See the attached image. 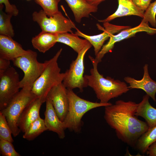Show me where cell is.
Listing matches in <instances>:
<instances>
[{
	"instance_id": "6da1fadb",
	"label": "cell",
	"mask_w": 156,
	"mask_h": 156,
	"mask_svg": "<svg viewBox=\"0 0 156 156\" xmlns=\"http://www.w3.org/2000/svg\"><path fill=\"white\" fill-rule=\"evenodd\" d=\"M138 103L122 100L105 107L104 118L115 130L117 137L135 147L140 137L149 129L146 122L138 119L135 113Z\"/></svg>"
},
{
	"instance_id": "7a4b0ae2",
	"label": "cell",
	"mask_w": 156,
	"mask_h": 156,
	"mask_svg": "<svg viewBox=\"0 0 156 156\" xmlns=\"http://www.w3.org/2000/svg\"><path fill=\"white\" fill-rule=\"evenodd\" d=\"M89 57L93 67L90 70V75H84L88 86L94 91L97 98L101 103H106L111 99L116 98L127 92L130 89L126 83L119 80H115L107 76L105 78L97 69L98 63L90 55Z\"/></svg>"
},
{
	"instance_id": "3957f363",
	"label": "cell",
	"mask_w": 156,
	"mask_h": 156,
	"mask_svg": "<svg viewBox=\"0 0 156 156\" xmlns=\"http://www.w3.org/2000/svg\"><path fill=\"white\" fill-rule=\"evenodd\" d=\"M68 108L66 117L63 121L65 127L75 133L80 132L82 126V118L87 112L93 109L105 107L112 104L94 102L81 98L73 90L67 89Z\"/></svg>"
},
{
	"instance_id": "277c9868",
	"label": "cell",
	"mask_w": 156,
	"mask_h": 156,
	"mask_svg": "<svg viewBox=\"0 0 156 156\" xmlns=\"http://www.w3.org/2000/svg\"><path fill=\"white\" fill-rule=\"evenodd\" d=\"M62 49L61 48L50 59L45 61L44 68L34 83L31 88L34 94L38 98L46 101L47 94L54 86L62 82L64 73H61L57 60Z\"/></svg>"
},
{
	"instance_id": "5b68a950",
	"label": "cell",
	"mask_w": 156,
	"mask_h": 156,
	"mask_svg": "<svg viewBox=\"0 0 156 156\" xmlns=\"http://www.w3.org/2000/svg\"><path fill=\"white\" fill-rule=\"evenodd\" d=\"M36 98L31 89L22 88L6 107L0 111L5 116L14 137L18 136L21 131L18 126V122L22 113Z\"/></svg>"
},
{
	"instance_id": "8992f818",
	"label": "cell",
	"mask_w": 156,
	"mask_h": 156,
	"mask_svg": "<svg viewBox=\"0 0 156 156\" xmlns=\"http://www.w3.org/2000/svg\"><path fill=\"white\" fill-rule=\"evenodd\" d=\"M25 54L12 61L13 65L21 69L24 75L20 80V88L31 89L34 82L43 72L45 66L44 62L37 60V53L30 49Z\"/></svg>"
},
{
	"instance_id": "52a82bcc",
	"label": "cell",
	"mask_w": 156,
	"mask_h": 156,
	"mask_svg": "<svg viewBox=\"0 0 156 156\" xmlns=\"http://www.w3.org/2000/svg\"><path fill=\"white\" fill-rule=\"evenodd\" d=\"M32 16L33 21L38 24L42 31L58 34L73 33L72 29L77 28L75 23L64 16L60 11L49 17L41 10L34 12Z\"/></svg>"
},
{
	"instance_id": "ba28073f",
	"label": "cell",
	"mask_w": 156,
	"mask_h": 156,
	"mask_svg": "<svg viewBox=\"0 0 156 156\" xmlns=\"http://www.w3.org/2000/svg\"><path fill=\"white\" fill-rule=\"evenodd\" d=\"M92 46L91 44L87 46L78 54L76 59L70 64L69 69L64 73L62 83L67 89L78 88L80 92H82L83 88L88 86L83 75L84 58L86 53Z\"/></svg>"
},
{
	"instance_id": "9c48e42d",
	"label": "cell",
	"mask_w": 156,
	"mask_h": 156,
	"mask_svg": "<svg viewBox=\"0 0 156 156\" xmlns=\"http://www.w3.org/2000/svg\"><path fill=\"white\" fill-rule=\"evenodd\" d=\"M19 74L10 66L0 74V111L5 108L20 88Z\"/></svg>"
},
{
	"instance_id": "30bf717a",
	"label": "cell",
	"mask_w": 156,
	"mask_h": 156,
	"mask_svg": "<svg viewBox=\"0 0 156 156\" xmlns=\"http://www.w3.org/2000/svg\"><path fill=\"white\" fill-rule=\"evenodd\" d=\"M144 31L150 35L156 34V28L149 27L148 23L141 22L138 26L133 28L126 29L120 31L116 35L111 36L108 42L103 45L95 60L99 63L105 54L110 52L116 42L133 36L136 33Z\"/></svg>"
},
{
	"instance_id": "8fae6325",
	"label": "cell",
	"mask_w": 156,
	"mask_h": 156,
	"mask_svg": "<svg viewBox=\"0 0 156 156\" xmlns=\"http://www.w3.org/2000/svg\"><path fill=\"white\" fill-rule=\"evenodd\" d=\"M105 29H103V32L100 34L90 36L86 34L76 28L75 33L87 40L94 48L95 56L101 50L105 42L109 39L110 36L114 34L120 32L121 31L131 28L129 26H120L111 24L108 22L103 23Z\"/></svg>"
},
{
	"instance_id": "7c38bea8",
	"label": "cell",
	"mask_w": 156,
	"mask_h": 156,
	"mask_svg": "<svg viewBox=\"0 0 156 156\" xmlns=\"http://www.w3.org/2000/svg\"><path fill=\"white\" fill-rule=\"evenodd\" d=\"M47 97L50 101L60 120L63 121L68 111L69 104L67 89L62 82L52 88Z\"/></svg>"
},
{
	"instance_id": "4fadbf2b",
	"label": "cell",
	"mask_w": 156,
	"mask_h": 156,
	"mask_svg": "<svg viewBox=\"0 0 156 156\" xmlns=\"http://www.w3.org/2000/svg\"><path fill=\"white\" fill-rule=\"evenodd\" d=\"M143 69V76L141 79L137 80L130 77H127L124 78V80L129 84L130 86L129 87L130 89H139L143 90L156 102V82L152 79L149 75L148 64H145Z\"/></svg>"
},
{
	"instance_id": "5bb4252c",
	"label": "cell",
	"mask_w": 156,
	"mask_h": 156,
	"mask_svg": "<svg viewBox=\"0 0 156 156\" xmlns=\"http://www.w3.org/2000/svg\"><path fill=\"white\" fill-rule=\"evenodd\" d=\"M27 51L12 38L0 35V58L12 61Z\"/></svg>"
},
{
	"instance_id": "9a60e30c",
	"label": "cell",
	"mask_w": 156,
	"mask_h": 156,
	"mask_svg": "<svg viewBox=\"0 0 156 156\" xmlns=\"http://www.w3.org/2000/svg\"><path fill=\"white\" fill-rule=\"evenodd\" d=\"M45 101L37 97L25 108L18 122V126L21 131L24 133L30 124L40 117L41 106Z\"/></svg>"
},
{
	"instance_id": "2e32d148",
	"label": "cell",
	"mask_w": 156,
	"mask_h": 156,
	"mask_svg": "<svg viewBox=\"0 0 156 156\" xmlns=\"http://www.w3.org/2000/svg\"><path fill=\"white\" fill-rule=\"evenodd\" d=\"M46 108L44 121L48 130L56 133L59 137L63 139L65 137L66 129L63 121L61 120L55 112L50 100L46 98Z\"/></svg>"
},
{
	"instance_id": "e0dca14e",
	"label": "cell",
	"mask_w": 156,
	"mask_h": 156,
	"mask_svg": "<svg viewBox=\"0 0 156 156\" xmlns=\"http://www.w3.org/2000/svg\"><path fill=\"white\" fill-rule=\"evenodd\" d=\"M118 7L116 11L104 19L98 20L99 22H109L118 17L132 15L143 18L144 12L137 7L132 0H118Z\"/></svg>"
},
{
	"instance_id": "ac0fdd59",
	"label": "cell",
	"mask_w": 156,
	"mask_h": 156,
	"mask_svg": "<svg viewBox=\"0 0 156 156\" xmlns=\"http://www.w3.org/2000/svg\"><path fill=\"white\" fill-rule=\"evenodd\" d=\"M64 0L72 11L75 20L78 23H80L83 18H88L91 13L97 11V6L90 4L86 0Z\"/></svg>"
},
{
	"instance_id": "d6986e66",
	"label": "cell",
	"mask_w": 156,
	"mask_h": 156,
	"mask_svg": "<svg viewBox=\"0 0 156 156\" xmlns=\"http://www.w3.org/2000/svg\"><path fill=\"white\" fill-rule=\"evenodd\" d=\"M149 97L147 94L143 96L142 101L138 103L135 115L144 118L150 128L156 126V108L149 103Z\"/></svg>"
},
{
	"instance_id": "ffe728a7",
	"label": "cell",
	"mask_w": 156,
	"mask_h": 156,
	"mask_svg": "<svg viewBox=\"0 0 156 156\" xmlns=\"http://www.w3.org/2000/svg\"><path fill=\"white\" fill-rule=\"evenodd\" d=\"M58 34L42 31L33 37L31 42L34 48L44 53L57 42Z\"/></svg>"
},
{
	"instance_id": "44dd1931",
	"label": "cell",
	"mask_w": 156,
	"mask_h": 156,
	"mask_svg": "<svg viewBox=\"0 0 156 156\" xmlns=\"http://www.w3.org/2000/svg\"><path fill=\"white\" fill-rule=\"evenodd\" d=\"M57 42L69 46L77 54L80 53L85 47L91 44L86 39L80 38L75 33L68 32L58 34Z\"/></svg>"
},
{
	"instance_id": "7402d4cb",
	"label": "cell",
	"mask_w": 156,
	"mask_h": 156,
	"mask_svg": "<svg viewBox=\"0 0 156 156\" xmlns=\"http://www.w3.org/2000/svg\"><path fill=\"white\" fill-rule=\"evenodd\" d=\"M156 142V126L149 128L138 139L135 147L142 154L146 153L148 147Z\"/></svg>"
},
{
	"instance_id": "603a6c76",
	"label": "cell",
	"mask_w": 156,
	"mask_h": 156,
	"mask_svg": "<svg viewBox=\"0 0 156 156\" xmlns=\"http://www.w3.org/2000/svg\"><path fill=\"white\" fill-rule=\"evenodd\" d=\"M47 130L44 119L39 117L30 124L24 133L23 137L28 140H32Z\"/></svg>"
},
{
	"instance_id": "cb8c5ba5",
	"label": "cell",
	"mask_w": 156,
	"mask_h": 156,
	"mask_svg": "<svg viewBox=\"0 0 156 156\" xmlns=\"http://www.w3.org/2000/svg\"><path fill=\"white\" fill-rule=\"evenodd\" d=\"M3 4H0V35L13 38L14 33L11 22L12 16L3 12Z\"/></svg>"
},
{
	"instance_id": "d4e9b609",
	"label": "cell",
	"mask_w": 156,
	"mask_h": 156,
	"mask_svg": "<svg viewBox=\"0 0 156 156\" xmlns=\"http://www.w3.org/2000/svg\"><path fill=\"white\" fill-rule=\"evenodd\" d=\"M40 5L46 14L49 17L58 12V4L60 0H35Z\"/></svg>"
},
{
	"instance_id": "484cf974",
	"label": "cell",
	"mask_w": 156,
	"mask_h": 156,
	"mask_svg": "<svg viewBox=\"0 0 156 156\" xmlns=\"http://www.w3.org/2000/svg\"><path fill=\"white\" fill-rule=\"evenodd\" d=\"M12 132L5 116L0 112V139L13 143Z\"/></svg>"
},
{
	"instance_id": "4316f807",
	"label": "cell",
	"mask_w": 156,
	"mask_h": 156,
	"mask_svg": "<svg viewBox=\"0 0 156 156\" xmlns=\"http://www.w3.org/2000/svg\"><path fill=\"white\" fill-rule=\"evenodd\" d=\"M156 0L149 5L144 12V16L141 22L149 23L153 27H156Z\"/></svg>"
},
{
	"instance_id": "83f0119b",
	"label": "cell",
	"mask_w": 156,
	"mask_h": 156,
	"mask_svg": "<svg viewBox=\"0 0 156 156\" xmlns=\"http://www.w3.org/2000/svg\"><path fill=\"white\" fill-rule=\"evenodd\" d=\"M12 142L8 140L0 139V153L3 156H20L15 149Z\"/></svg>"
},
{
	"instance_id": "f1b7e54d",
	"label": "cell",
	"mask_w": 156,
	"mask_h": 156,
	"mask_svg": "<svg viewBox=\"0 0 156 156\" xmlns=\"http://www.w3.org/2000/svg\"><path fill=\"white\" fill-rule=\"evenodd\" d=\"M4 4L5 6V12L12 16H16L18 14L19 11L16 6L11 4L9 0H0V4Z\"/></svg>"
},
{
	"instance_id": "f546056e",
	"label": "cell",
	"mask_w": 156,
	"mask_h": 156,
	"mask_svg": "<svg viewBox=\"0 0 156 156\" xmlns=\"http://www.w3.org/2000/svg\"><path fill=\"white\" fill-rule=\"evenodd\" d=\"M134 4L140 10L144 12L151 3L152 0H132Z\"/></svg>"
},
{
	"instance_id": "4dcf8cb0",
	"label": "cell",
	"mask_w": 156,
	"mask_h": 156,
	"mask_svg": "<svg viewBox=\"0 0 156 156\" xmlns=\"http://www.w3.org/2000/svg\"><path fill=\"white\" fill-rule=\"evenodd\" d=\"M10 61L0 58V74L3 73L10 66Z\"/></svg>"
},
{
	"instance_id": "1f68e13d",
	"label": "cell",
	"mask_w": 156,
	"mask_h": 156,
	"mask_svg": "<svg viewBox=\"0 0 156 156\" xmlns=\"http://www.w3.org/2000/svg\"><path fill=\"white\" fill-rule=\"evenodd\" d=\"M146 153L149 156H156V142L153 143L148 147Z\"/></svg>"
},
{
	"instance_id": "d6a6232c",
	"label": "cell",
	"mask_w": 156,
	"mask_h": 156,
	"mask_svg": "<svg viewBox=\"0 0 156 156\" xmlns=\"http://www.w3.org/2000/svg\"><path fill=\"white\" fill-rule=\"evenodd\" d=\"M105 0H88L87 1L91 4L98 6L100 3Z\"/></svg>"
},
{
	"instance_id": "836d02e7",
	"label": "cell",
	"mask_w": 156,
	"mask_h": 156,
	"mask_svg": "<svg viewBox=\"0 0 156 156\" xmlns=\"http://www.w3.org/2000/svg\"><path fill=\"white\" fill-rule=\"evenodd\" d=\"M86 0L87 1H88V0Z\"/></svg>"
},
{
	"instance_id": "e575fe53",
	"label": "cell",
	"mask_w": 156,
	"mask_h": 156,
	"mask_svg": "<svg viewBox=\"0 0 156 156\" xmlns=\"http://www.w3.org/2000/svg\"></svg>"
}]
</instances>
